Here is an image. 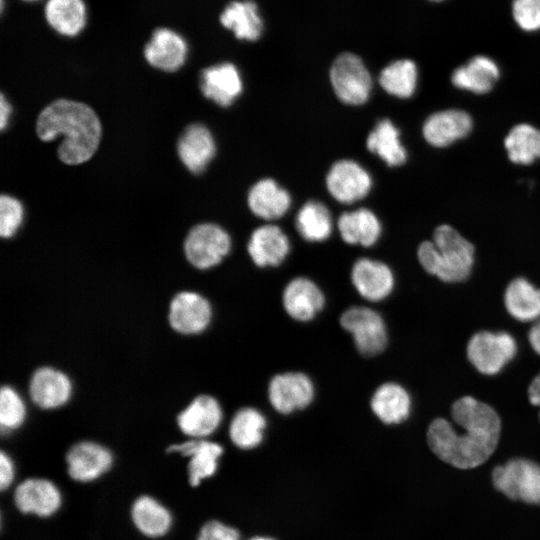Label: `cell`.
<instances>
[{
  "label": "cell",
  "mask_w": 540,
  "mask_h": 540,
  "mask_svg": "<svg viewBox=\"0 0 540 540\" xmlns=\"http://www.w3.org/2000/svg\"><path fill=\"white\" fill-rule=\"evenodd\" d=\"M494 486L508 498L540 504V465L523 458L511 459L494 468Z\"/></svg>",
  "instance_id": "obj_6"
},
{
  "label": "cell",
  "mask_w": 540,
  "mask_h": 540,
  "mask_svg": "<svg viewBox=\"0 0 540 540\" xmlns=\"http://www.w3.org/2000/svg\"><path fill=\"white\" fill-rule=\"evenodd\" d=\"M528 395L531 404L540 407V373L531 382L528 389Z\"/></svg>",
  "instance_id": "obj_42"
},
{
  "label": "cell",
  "mask_w": 540,
  "mask_h": 540,
  "mask_svg": "<svg viewBox=\"0 0 540 540\" xmlns=\"http://www.w3.org/2000/svg\"><path fill=\"white\" fill-rule=\"evenodd\" d=\"M131 518L142 534L152 538L165 535L172 524L170 512L157 500L146 495L134 501Z\"/></svg>",
  "instance_id": "obj_31"
},
{
  "label": "cell",
  "mask_w": 540,
  "mask_h": 540,
  "mask_svg": "<svg viewBox=\"0 0 540 540\" xmlns=\"http://www.w3.org/2000/svg\"><path fill=\"white\" fill-rule=\"evenodd\" d=\"M197 540H239V533L236 529L213 520L203 525Z\"/></svg>",
  "instance_id": "obj_40"
},
{
  "label": "cell",
  "mask_w": 540,
  "mask_h": 540,
  "mask_svg": "<svg viewBox=\"0 0 540 540\" xmlns=\"http://www.w3.org/2000/svg\"><path fill=\"white\" fill-rule=\"evenodd\" d=\"M528 338L533 350L540 355V321L531 327Z\"/></svg>",
  "instance_id": "obj_44"
},
{
  "label": "cell",
  "mask_w": 540,
  "mask_h": 540,
  "mask_svg": "<svg viewBox=\"0 0 540 540\" xmlns=\"http://www.w3.org/2000/svg\"><path fill=\"white\" fill-rule=\"evenodd\" d=\"M22 3L29 4V5H36V4H42L45 0H19Z\"/></svg>",
  "instance_id": "obj_45"
},
{
  "label": "cell",
  "mask_w": 540,
  "mask_h": 540,
  "mask_svg": "<svg viewBox=\"0 0 540 540\" xmlns=\"http://www.w3.org/2000/svg\"><path fill=\"white\" fill-rule=\"evenodd\" d=\"M374 415L384 424H399L411 412V398L407 390L398 383L386 382L376 388L370 399Z\"/></svg>",
  "instance_id": "obj_28"
},
{
  "label": "cell",
  "mask_w": 540,
  "mask_h": 540,
  "mask_svg": "<svg viewBox=\"0 0 540 540\" xmlns=\"http://www.w3.org/2000/svg\"><path fill=\"white\" fill-rule=\"evenodd\" d=\"M249 540H274L272 538H269V537H263V536H256V537H253Z\"/></svg>",
  "instance_id": "obj_46"
},
{
  "label": "cell",
  "mask_w": 540,
  "mask_h": 540,
  "mask_svg": "<svg viewBox=\"0 0 540 540\" xmlns=\"http://www.w3.org/2000/svg\"><path fill=\"white\" fill-rule=\"evenodd\" d=\"M12 111L10 103L6 100L4 95H1L0 100V127L2 130L8 125L9 117Z\"/></svg>",
  "instance_id": "obj_43"
},
{
  "label": "cell",
  "mask_w": 540,
  "mask_h": 540,
  "mask_svg": "<svg viewBox=\"0 0 540 540\" xmlns=\"http://www.w3.org/2000/svg\"><path fill=\"white\" fill-rule=\"evenodd\" d=\"M222 417L219 402L210 395H200L179 414L177 422L184 434L202 439L219 427Z\"/></svg>",
  "instance_id": "obj_23"
},
{
  "label": "cell",
  "mask_w": 540,
  "mask_h": 540,
  "mask_svg": "<svg viewBox=\"0 0 540 540\" xmlns=\"http://www.w3.org/2000/svg\"><path fill=\"white\" fill-rule=\"evenodd\" d=\"M400 134V130L391 120L381 119L367 137V149L390 167L403 165L407 160V151L401 142Z\"/></svg>",
  "instance_id": "obj_30"
},
{
  "label": "cell",
  "mask_w": 540,
  "mask_h": 540,
  "mask_svg": "<svg viewBox=\"0 0 540 540\" xmlns=\"http://www.w3.org/2000/svg\"><path fill=\"white\" fill-rule=\"evenodd\" d=\"M326 187L338 202L351 204L363 199L372 188L370 173L351 159L336 161L326 176Z\"/></svg>",
  "instance_id": "obj_11"
},
{
  "label": "cell",
  "mask_w": 540,
  "mask_h": 540,
  "mask_svg": "<svg viewBox=\"0 0 540 540\" xmlns=\"http://www.w3.org/2000/svg\"><path fill=\"white\" fill-rule=\"evenodd\" d=\"M267 426L265 416L254 407H243L233 416L229 426L231 441L240 449H252L263 440Z\"/></svg>",
  "instance_id": "obj_33"
},
{
  "label": "cell",
  "mask_w": 540,
  "mask_h": 540,
  "mask_svg": "<svg viewBox=\"0 0 540 540\" xmlns=\"http://www.w3.org/2000/svg\"><path fill=\"white\" fill-rule=\"evenodd\" d=\"M168 452L179 453L190 458L188 479L191 486H197L203 479L211 477L216 472L218 459L223 453V448L218 443L194 438L171 445Z\"/></svg>",
  "instance_id": "obj_21"
},
{
  "label": "cell",
  "mask_w": 540,
  "mask_h": 540,
  "mask_svg": "<svg viewBox=\"0 0 540 540\" xmlns=\"http://www.w3.org/2000/svg\"><path fill=\"white\" fill-rule=\"evenodd\" d=\"M459 431L443 418L431 422L427 442L442 461L460 469L483 464L495 451L501 431L497 412L488 404L466 396L458 399L451 409Z\"/></svg>",
  "instance_id": "obj_1"
},
{
  "label": "cell",
  "mask_w": 540,
  "mask_h": 540,
  "mask_svg": "<svg viewBox=\"0 0 540 540\" xmlns=\"http://www.w3.org/2000/svg\"><path fill=\"white\" fill-rule=\"evenodd\" d=\"M61 493L57 486L47 479L29 478L15 489L16 507L25 514L40 517L53 515L61 506Z\"/></svg>",
  "instance_id": "obj_19"
},
{
  "label": "cell",
  "mask_w": 540,
  "mask_h": 540,
  "mask_svg": "<svg viewBox=\"0 0 540 540\" xmlns=\"http://www.w3.org/2000/svg\"><path fill=\"white\" fill-rule=\"evenodd\" d=\"M471 116L460 109H446L435 112L423 123L424 139L434 147H446L466 137L472 130Z\"/></svg>",
  "instance_id": "obj_18"
},
{
  "label": "cell",
  "mask_w": 540,
  "mask_h": 540,
  "mask_svg": "<svg viewBox=\"0 0 540 540\" xmlns=\"http://www.w3.org/2000/svg\"><path fill=\"white\" fill-rule=\"evenodd\" d=\"M339 323L352 336L361 355L372 357L385 350L388 332L385 321L377 311L365 306H352L341 314Z\"/></svg>",
  "instance_id": "obj_4"
},
{
  "label": "cell",
  "mask_w": 540,
  "mask_h": 540,
  "mask_svg": "<svg viewBox=\"0 0 540 540\" xmlns=\"http://www.w3.org/2000/svg\"><path fill=\"white\" fill-rule=\"evenodd\" d=\"M247 203L255 216L275 220L287 213L291 206V196L274 179L263 178L250 188Z\"/></svg>",
  "instance_id": "obj_24"
},
{
  "label": "cell",
  "mask_w": 540,
  "mask_h": 540,
  "mask_svg": "<svg viewBox=\"0 0 540 540\" xmlns=\"http://www.w3.org/2000/svg\"><path fill=\"white\" fill-rule=\"evenodd\" d=\"M177 151L180 160L192 173L205 170L216 153L215 140L210 130L202 124L189 125L179 138Z\"/></svg>",
  "instance_id": "obj_22"
},
{
  "label": "cell",
  "mask_w": 540,
  "mask_h": 540,
  "mask_svg": "<svg viewBox=\"0 0 540 540\" xmlns=\"http://www.w3.org/2000/svg\"><path fill=\"white\" fill-rule=\"evenodd\" d=\"M334 93L345 104L362 105L370 97L372 78L362 59L356 54H340L330 69Z\"/></svg>",
  "instance_id": "obj_5"
},
{
  "label": "cell",
  "mask_w": 540,
  "mask_h": 540,
  "mask_svg": "<svg viewBox=\"0 0 540 540\" xmlns=\"http://www.w3.org/2000/svg\"><path fill=\"white\" fill-rule=\"evenodd\" d=\"M231 249L229 234L219 225L202 223L194 226L184 242L187 260L198 269L218 265Z\"/></svg>",
  "instance_id": "obj_8"
},
{
  "label": "cell",
  "mask_w": 540,
  "mask_h": 540,
  "mask_svg": "<svg viewBox=\"0 0 540 540\" xmlns=\"http://www.w3.org/2000/svg\"><path fill=\"white\" fill-rule=\"evenodd\" d=\"M143 57L153 68L173 73L186 63L189 45L180 31L170 26L155 27L143 45Z\"/></svg>",
  "instance_id": "obj_7"
},
{
  "label": "cell",
  "mask_w": 540,
  "mask_h": 540,
  "mask_svg": "<svg viewBox=\"0 0 540 540\" xmlns=\"http://www.w3.org/2000/svg\"><path fill=\"white\" fill-rule=\"evenodd\" d=\"M267 394L274 410L287 415L308 407L313 402L315 387L305 373L290 371L274 375Z\"/></svg>",
  "instance_id": "obj_10"
},
{
  "label": "cell",
  "mask_w": 540,
  "mask_h": 540,
  "mask_svg": "<svg viewBox=\"0 0 540 540\" xmlns=\"http://www.w3.org/2000/svg\"><path fill=\"white\" fill-rule=\"evenodd\" d=\"M247 251L256 266L276 267L290 252L289 238L277 225H262L250 235Z\"/></svg>",
  "instance_id": "obj_20"
},
{
  "label": "cell",
  "mask_w": 540,
  "mask_h": 540,
  "mask_svg": "<svg viewBox=\"0 0 540 540\" xmlns=\"http://www.w3.org/2000/svg\"><path fill=\"white\" fill-rule=\"evenodd\" d=\"M200 89L207 99L221 107H228L243 91L240 71L231 62L208 66L200 73Z\"/></svg>",
  "instance_id": "obj_16"
},
{
  "label": "cell",
  "mask_w": 540,
  "mask_h": 540,
  "mask_svg": "<svg viewBox=\"0 0 540 540\" xmlns=\"http://www.w3.org/2000/svg\"><path fill=\"white\" fill-rule=\"evenodd\" d=\"M417 257L424 270L444 282L467 279L474 264V247L450 225L438 226L433 241L422 242Z\"/></svg>",
  "instance_id": "obj_3"
},
{
  "label": "cell",
  "mask_w": 540,
  "mask_h": 540,
  "mask_svg": "<svg viewBox=\"0 0 540 540\" xmlns=\"http://www.w3.org/2000/svg\"><path fill=\"white\" fill-rule=\"evenodd\" d=\"M219 23L238 40L256 41L263 32V21L252 0L229 2L219 14Z\"/></svg>",
  "instance_id": "obj_25"
},
{
  "label": "cell",
  "mask_w": 540,
  "mask_h": 540,
  "mask_svg": "<svg viewBox=\"0 0 540 540\" xmlns=\"http://www.w3.org/2000/svg\"><path fill=\"white\" fill-rule=\"evenodd\" d=\"M429 1H432V2H441V1H444V0H429Z\"/></svg>",
  "instance_id": "obj_47"
},
{
  "label": "cell",
  "mask_w": 540,
  "mask_h": 540,
  "mask_svg": "<svg viewBox=\"0 0 540 540\" xmlns=\"http://www.w3.org/2000/svg\"><path fill=\"white\" fill-rule=\"evenodd\" d=\"M321 288L307 277L290 280L282 293V305L289 317L298 322L313 320L325 306Z\"/></svg>",
  "instance_id": "obj_15"
},
{
  "label": "cell",
  "mask_w": 540,
  "mask_h": 540,
  "mask_svg": "<svg viewBox=\"0 0 540 540\" xmlns=\"http://www.w3.org/2000/svg\"><path fill=\"white\" fill-rule=\"evenodd\" d=\"M504 303L515 319L528 322L540 317V289L524 278H516L506 288Z\"/></svg>",
  "instance_id": "obj_32"
},
{
  "label": "cell",
  "mask_w": 540,
  "mask_h": 540,
  "mask_svg": "<svg viewBox=\"0 0 540 540\" xmlns=\"http://www.w3.org/2000/svg\"><path fill=\"white\" fill-rule=\"evenodd\" d=\"M511 14L521 30L525 32L540 30V0H513Z\"/></svg>",
  "instance_id": "obj_38"
},
{
  "label": "cell",
  "mask_w": 540,
  "mask_h": 540,
  "mask_svg": "<svg viewBox=\"0 0 540 540\" xmlns=\"http://www.w3.org/2000/svg\"><path fill=\"white\" fill-rule=\"evenodd\" d=\"M211 318L212 308L209 301L198 293L180 292L170 303L169 322L179 333H201L209 326Z\"/></svg>",
  "instance_id": "obj_13"
},
{
  "label": "cell",
  "mask_w": 540,
  "mask_h": 540,
  "mask_svg": "<svg viewBox=\"0 0 540 540\" xmlns=\"http://www.w3.org/2000/svg\"><path fill=\"white\" fill-rule=\"evenodd\" d=\"M295 226L304 240L323 242L332 233V216L329 209L322 202L310 200L298 211Z\"/></svg>",
  "instance_id": "obj_34"
},
{
  "label": "cell",
  "mask_w": 540,
  "mask_h": 540,
  "mask_svg": "<svg viewBox=\"0 0 540 540\" xmlns=\"http://www.w3.org/2000/svg\"><path fill=\"white\" fill-rule=\"evenodd\" d=\"M337 227L342 240L350 245L371 247L381 236L378 217L367 208H359L340 215Z\"/></svg>",
  "instance_id": "obj_29"
},
{
  "label": "cell",
  "mask_w": 540,
  "mask_h": 540,
  "mask_svg": "<svg viewBox=\"0 0 540 540\" xmlns=\"http://www.w3.org/2000/svg\"><path fill=\"white\" fill-rule=\"evenodd\" d=\"M418 69L414 61L399 59L385 66L379 75V84L388 94L397 98L411 97L416 90Z\"/></svg>",
  "instance_id": "obj_35"
},
{
  "label": "cell",
  "mask_w": 540,
  "mask_h": 540,
  "mask_svg": "<svg viewBox=\"0 0 540 540\" xmlns=\"http://www.w3.org/2000/svg\"><path fill=\"white\" fill-rule=\"evenodd\" d=\"M41 9L47 27L61 38L76 39L89 25L90 12L86 0H45Z\"/></svg>",
  "instance_id": "obj_12"
},
{
  "label": "cell",
  "mask_w": 540,
  "mask_h": 540,
  "mask_svg": "<svg viewBox=\"0 0 540 540\" xmlns=\"http://www.w3.org/2000/svg\"><path fill=\"white\" fill-rule=\"evenodd\" d=\"M38 137L45 142L62 136L58 147L59 159L68 165L89 160L96 152L101 139V123L88 105L58 99L39 114L36 122Z\"/></svg>",
  "instance_id": "obj_2"
},
{
  "label": "cell",
  "mask_w": 540,
  "mask_h": 540,
  "mask_svg": "<svg viewBox=\"0 0 540 540\" xmlns=\"http://www.w3.org/2000/svg\"><path fill=\"white\" fill-rule=\"evenodd\" d=\"M504 145L513 163L531 164L540 158V130L531 124H517L505 137Z\"/></svg>",
  "instance_id": "obj_36"
},
{
  "label": "cell",
  "mask_w": 540,
  "mask_h": 540,
  "mask_svg": "<svg viewBox=\"0 0 540 540\" xmlns=\"http://www.w3.org/2000/svg\"><path fill=\"white\" fill-rule=\"evenodd\" d=\"M69 476L78 482L93 481L106 473L113 462L104 446L84 441L73 445L66 455Z\"/></svg>",
  "instance_id": "obj_17"
},
{
  "label": "cell",
  "mask_w": 540,
  "mask_h": 540,
  "mask_svg": "<svg viewBox=\"0 0 540 540\" xmlns=\"http://www.w3.org/2000/svg\"><path fill=\"white\" fill-rule=\"evenodd\" d=\"M24 210L19 200L9 195L0 199V234L3 238L12 237L23 220Z\"/></svg>",
  "instance_id": "obj_39"
},
{
  "label": "cell",
  "mask_w": 540,
  "mask_h": 540,
  "mask_svg": "<svg viewBox=\"0 0 540 540\" xmlns=\"http://www.w3.org/2000/svg\"><path fill=\"white\" fill-rule=\"evenodd\" d=\"M351 282L358 294L372 302L387 298L395 285L394 274L382 261L371 258L357 259L351 269Z\"/></svg>",
  "instance_id": "obj_14"
},
{
  "label": "cell",
  "mask_w": 540,
  "mask_h": 540,
  "mask_svg": "<svg viewBox=\"0 0 540 540\" xmlns=\"http://www.w3.org/2000/svg\"><path fill=\"white\" fill-rule=\"evenodd\" d=\"M25 405L20 395L11 387L3 386L0 393L1 430L18 428L25 419Z\"/></svg>",
  "instance_id": "obj_37"
},
{
  "label": "cell",
  "mask_w": 540,
  "mask_h": 540,
  "mask_svg": "<svg viewBox=\"0 0 540 540\" xmlns=\"http://www.w3.org/2000/svg\"><path fill=\"white\" fill-rule=\"evenodd\" d=\"M499 76V67L493 59L476 55L453 71L451 81L459 89L484 94L494 87Z\"/></svg>",
  "instance_id": "obj_27"
},
{
  "label": "cell",
  "mask_w": 540,
  "mask_h": 540,
  "mask_svg": "<svg viewBox=\"0 0 540 540\" xmlns=\"http://www.w3.org/2000/svg\"><path fill=\"white\" fill-rule=\"evenodd\" d=\"M14 465L11 458L4 452L0 453V488L7 489L14 479Z\"/></svg>",
  "instance_id": "obj_41"
},
{
  "label": "cell",
  "mask_w": 540,
  "mask_h": 540,
  "mask_svg": "<svg viewBox=\"0 0 540 540\" xmlns=\"http://www.w3.org/2000/svg\"><path fill=\"white\" fill-rule=\"evenodd\" d=\"M517 352L515 339L506 332L482 331L474 334L467 345V356L481 373L494 375L509 363Z\"/></svg>",
  "instance_id": "obj_9"
},
{
  "label": "cell",
  "mask_w": 540,
  "mask_h": 540,
  "mask_svg": "<svg viewBox=\"0 0 540 540\" xmlns=\"http://www.w3.org/2000/svg\"><path fill=\"white\" fill-rule=\"evenodd\" d=\"M71 382L62 372L43 367L32 376L29 392L33 402L41 408L53 409L64 405L71 396Z\"/></svg>",
  "instance_id": "obj_26"
}]
</instances>
